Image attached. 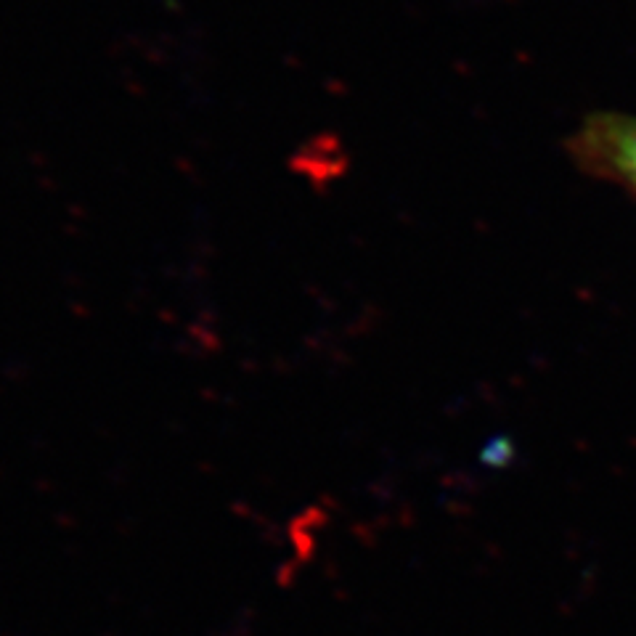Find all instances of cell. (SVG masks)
I'll use <instances>...</instances> for the list:
<instances>
[{"label":"cell","mask_w":636,"mask_h":636,"mask_svg":"<svg viewBox=\"0 0 636 636\" xmlns=\"http://www.w3.org/2000/svg\"><path fill=\"white\" fill-rule=\"evenodd\" d=\"M570 154L581 170L636 194V114H589L570 138Z\"/></svg>","instance_id":"obj_1"}]
</instances>
